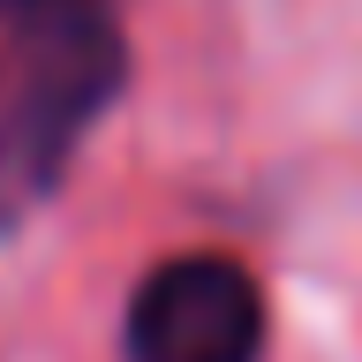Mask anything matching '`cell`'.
<instances>
[{
    "label": "cell",
    "instance_id": "cell-1",
    "mask_svg": "<svg viewBox=\"0 0 362 362\" xmlns=\"http://www.w3.org/2000/svg\"><path fill=\"white\" fill-rule=\"evenodd\" d=\"M129 76L121 0H0V211L45 204Z\"/></svg>",
    "mask_w": 362,
    "mask_h": 362
},
{
    "label": "cell",
    "instance_id": "cell-2",
    "mask_svg": "<svg viewBox=\"0 0 362 362\" xmlns=\"http://www.w3.org/2000/svg\"><path fill=\"white\" fill-rule=\"evenodd\" d=\"M129 362H257L264 294L234 257L189 249L129 294Z\"/></svg>",
    "mask_w": 362,
    "mask_h": 362
}]
</instances>
